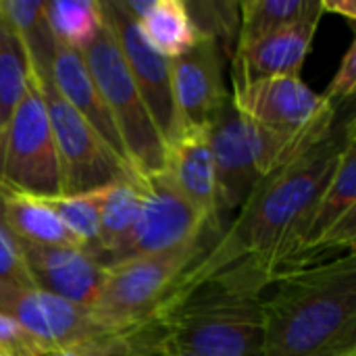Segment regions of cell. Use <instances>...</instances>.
I'll use <instances>...</instances> for the list:
<instances>
[{
    "instance_id": "1",
    "label": "cell",
    "mask_w": 356,
    "mask_h": 356,
    "mask_svg": "<svg viewBox=\"0 0 356 356\" xmlns=\"http://www.w3.org/2000/svg\"><path fill=\"white\" fill-rule=\"evenodd\" d=\"M355 125V115L348 113L321 142L261 179L240 217L225 225L186 275L198 280L246 265L271 284L280 265L298 246L348 138L356 134Z\"/></svg>"
},
{
    "instance_id": "2",
    "label": "cell",
    "mask_w": 356,
    "mask_h": 356,
    "mask_svg": "<svg viewBox=\"0 0 356 356\" xmlns=\"http://www.w3.org/2000/svg\"><path fill=\"white\" fill-rule=\"evenodd\" d=\"M269 282L244 265L184 275L144 321L150 356H263V298Z\"/></svg>"
},
{
    "instance_id": "3",
    "label": "cell",
    "mask_w": 356,
    "mask_h": 356,
    "mask_svg": "<svg viewBox=\"0 0 356 356\" xmlns=\"http://www.w3.org/2000/svg\"><path fill=\"white\" fill-rule=\"evenodd\" d=\"M263 300V356H344L356 350V254L275 277Z\"/></svg>"
},
{
    "instance_id": "4",
    "label": "cell",
    "mask_w": 356,
    "mask_h": 356,
    "mask_svg": "<svg viewBox=\"0 0 356 356\" xmlns=\"http://www.w3.org/2000/svg\"><path fill=\"white\" fill-rule=\"evenodd\" d=\"M219 236V232H207L181 246L136 257L104 269L96 298L90 305L94 319L108 332L144 323L165 305L186 271Z\"/></svg>"
},
{
    "instance_id": "5",
    "label": "cell",
    "mask_w": 356,
    "mask_h": 356,
    "mask_svg": "<svg viewBox=\"0 0 356 356\" xmlns=\"http://www.w3.org/2000/svg\"><path fill=\"white\" fill-rule=\"evenodd\" d=\"M232 100L240 113L282 144L286 163L321 142L342 117V106L313 92L300 75L234 86Z\"/></svg>"
},
{
    "instance_id": "6",
    "label": "cell",
    "mask_w": 356,
    "mask_h": 356,
    "mask_svg": "<svg viewBox=\"0 0 356 356\" xmlns=\"http://www.w3.org/2000/svg\"><path fill=\"white\" fill-rule=\"evenodd\" d=\"M81 54L115 121L131 169L138 177L165 171L167 144L161 138L104 19L100 33L86 50H81Z\"/></svg>"
},
{
    "instance_id": "7",
    "label": "cell",
    "mask_w": 356,
    "mask_h": 356,
    "mask_svg": "<svg viewBox=\"0 0 356 356\" xmlns=\"http://www.w3.org/2000/svg\"><path fill=\"white\" fill-rule=\"evenodd\" d=\"M209 144L215 165L217 209L223 223L225 215L246 204L261 179L286 165V156L271 134L238 111L232 94L209 123Z\"/></svg>"
},
{
    "instance_id": "8",
    "label": "cell",
    "mask_w": 356,
    "mask_h": 356,
    "mask_svg": "<svg viewBox=\"0 0 356 356\" xmlns=\"http://www.w3.org/2000/svg\"><path fill=\"white\" fill-rule=\"evenodd\" d=\"M0 184L38 198L65 194L56 144L38 77L29 81L6 125L0 146Z\"/></svg>"
},
{
    "instance_id": "9",
    "label": "cell",
    "mask_w": 356,
    "mask_h": 356,
    "mask_svg": "<svg viewBox=\"0 0 356 356\" xmlns=\"http://www.w3.org/2000/svg\"><path fill=\"white\" fill-rule=\"evenodd\" d=\"M48 111L56 154L63 175V196L81 194L111 186L121 179L138 177L104 140L77 115V111L58 94L52 77L38 79Z\"/></svg>"
},
{
    "instance_id": "10",
    "label": "cell",
    "mask_w": 356,
    "mask_h": 356,
    "mask_svg": "<svg viewBox=\"0 0 356 356\" xmlns=\"http://www.w3.org/2000/svg\"><path fill=\"white\" fill-rule=\"evenodd\" d=\"M144 204L134 229L125 240L106 254L102 267L108 269L117 263L163 252L181 246L207 232H223L215 227L175 186L167 171L140 177Z\"/></svg>"
},
{
    "instance_id": "11",
    "label": "cell",
    "mask_w": 356,
    "mask_h": 356,
    "mask_svg": "<svg viewBox=\"0 0 356 356\" xmlns=\"http://www.w3.org/2000/svg\"><path fill=\"white\" fill-rule=\"evenodd\" d=\"M100 10L104 23L117 40V46L161 138L165 144H171L181 134V123L173 98L171 60L159 54L146 42L138 23L125 13L119 0H100Z\"/></svg>"
},
{
    "instance_id": "12",
    "label": "cell",
    "mask_w": 356,
    "mask_h": 356,
    "mask_svg": "<svg viewBox=\"0 0 356 356\" xmlns=\"http://www.w3.org/2000/svg\"><path fill=\"white\" fill-rule=\"evenodd\" d=\"M0 313L15 319L44 353L108 332L94 319L90 307L38 288L0 286Z\"/></svg>"
},
{
    "instance_id": "13",
    "label": "cell",
    "mask_w": 356,
    "mask_h": 356,
    "mask_svg": "<svg viewBox=\"0 0 356 356\" xmlns=\"http://www.w3.org/2000/svg\"><path fill=\"white\" fill-rule=\"evenodd\" d=\"M171 83L181 129L209 127L227 98L223 86V48L213 38L171 60Z\"/></svg>"
},
{
    "instance_id": "14",
    "label": "cell",
    "mask_w": 356,
    "mask_h": 356,
    "mask_svg": "<svg viewBox=\"0 0 356 356\" xmlns=\"http://www.w3.org/2000/svg\"><path fill=\"white\" fill-rule=\"evenodd\" d=\"M19 244L27 273L38 290L50 292L75 305H92L104 277V267H100L88 250L77 246Z\"/></svg>"
},
{
    "instance_id": "15",
    "label": "cell",
    "mask_w": 356,
    "mask_h": 356,
    "mask_svg": "<svg viewBox=\"0 0 356 356\" xmlns=\"http://www.w3.org/2000/svg\"><path fill=\"white\" fill-rule=\"evenodd\" d=\"M319 21L321 17H309L275 29L248 46L236 48L232 54L234 86L277 75H300V67L313 46Z\"/></svg>"
},
{
    "instance_id": "16",
    "label": "cell",
    "mask_w": 356,
    "mask_h": 356,
    "mask_svg": "<svg viewBox=\"0 0 356 356\" xmlns=\"http://www.w3.org/2000/svg\"><path fill=\"white\" fill-rule=\"evenodd\" d=\"M50 77H52L58 94L77 111V115L104 140V144L123 163H127L121 136L115 127V121L106 108V102L98 90V86L94 83V79L88 71L83 54L75 48L54 42Z\"/></svg>"
},
{
    "instance_id": "17",
    "label": "cell",
    "mask_w": 356,
    "mask_h": 356,
    "mask_svg": "<svg viewBox=\"0 0 356 356\" xmlns=\"http://www.w3.org/2000/svg\"><path fill=\"white\" fill-rule=\"evenodd\" d=\"M179 192L219 229L225 225L217 209L215 165L209 144V127H188L167 144V167Z\"/></svg>"
},
{
    "instance_id": "18",
    "label": "cell",
    "mask_w": 356,
    "mask_h": 356,
    "mask_svg": "<svg viewBox=\"0 0 356 356\" xmlns=\"http://www.w3.org/2000/svg\"><path fill=\"white\" fill-rule=\"evenodd\" d=\"M350 209H356V134H353L344 146V152L340 156V163L336 167V173L332 175L325 192L321 194L307 229L298 242V246L290 252V257L280 265L275 271V277L296 271L305 252L338 221L342 219ZM273 277V280H275Z\"/></svg>"
},
{
    "instance_id": "19",
    "label": "cell",
    "mask_w": 356,
    "mask_h": 356,
    "mask_svg": "<svg viewBox=\"0 0 356 356\" xmlns=\"http://www.w3.org/2000/svg\"><path fill=\"white\" fill-rule=\"evenodd\" d=\"M0 213L19 242L35 246H79L44 198L0 184Z\"/></svg>"
},
{
    "instance_id": "20",
    "label": "cell",
    "mask_w": 356,
    "mask_h": 356,
    "mask_svg": "<svg viewBox=\"0 0 356 356\" xmlns=\"http://www.w3.org/2000/svg\"><path fill=\"white\" fill-rule=\"evenodd\" d=\"M144 204L140 177L121 179L108 186L100 209V225L96 246L90 250L92 259L102 267L106 254L115 250L134 229Z\"/></svg>"
},
{
    "instance_id": "21",
    "label": "cell",
    "mask_w": 356,
    "mask_h": 356,
    "mask_svg": "<svg viewBox=\"0 0 356 356\" xmlns=\"http://www.w3.org/2000/svg\"><path fill=\"white\" fill-rule=\"evenodd\" d=\"M138 27L146 42L169 60L186 54L200 42L184 0H152Z\"/></svg>"
},
{
    "instance_id": "22",
    "label": "cell",
    "mask_w": 356,
    "mask_h": 356,
    "mask_svg": "<svg viewBox=\"0 0 356 356\" xmlns=\"http://www.w3.org/2000/svg\"><path fill=\"white\" fill-rule=\"evenodd\" d=\"M309 17H323L319 0H244L240 2V29L236 48L248 46L273 33L275 29Z\"/></svg>"
},
{
    "instance_id": "23",
    "label": "cell",
    "mask_w": 356,
    "mask_h": 356,
    "mask_svg": "<svg viewBox=\"0 0 356 356\" xmlns=\"http://www.w3.org/2000/svg\"><path fill=\"white\" fill-rule=\"evenodd\" d=\"M2 17L21 38L33 75L38 79L50 77L54 38L44 19V0H2Z\"/></svg>"
},
{
    "instance_id": "24",
    "label": "cell",
    "mask_w": 356,
    "mask_h": 356,
    "mask_svg": "<svg viewBox=\"0 0 356 356\" xmlns=\"http://www.w3.org/2000/svg\"><path fill=\"white\" fill-rule=\"evenodd\" d=\"M44 19L54 42L81 52L102 29L100 0H44Z\"/></svg>"
},
{
    "instance_id": "25",
    "label": "cell",
    "mask_w": 356,
    "mask_h": 356,
    "mask_svg": "<svg viewBox=\"0 0 356 356\" xmlns=\"http://www.w3.org/2000/svg\"><path fill=\"white\" fill-rule=\"evenodd\" d=\"M33 77L31 60L21 38L0 17V146L6 125Z\"/></svg>"
},
{
    "instance_id": "26",
    "label": "cell",
    "mask_w": 356,
    "mask_h": 356,
    "mask_svg": "<svg viewBox=\"0 0 356 356\" xmlns=\"http://www.w3.org/2000/svg\"><path fill=\"white\" fill-rule=\"evenodd\" d=\"M106 190H108V186L90 190V192H81V194L44 198L46 204L56 213L60 223L69 229V234L88 252L96 246V240H98L100 209H102Z\"/></svg>"
},
{
    "instance_id": "27",
    "label": "cell",
    "mask_w": 356,
    "mask_h": 356,
    "mask_svg": "<svg viewBox=\"0 0 356 356\" xmlns=\"http://www.w3.org/2000/svg\"><path fill=\"white\" fill-rule=\"evenodd\" d=\"M38 356H150V342L144 323L129 330L104 332L77 344L46 350Z\"/></svg>"
},
{
    "instance_id": "28",
    "label": "cell",
    "mask_w": 356,
    "mask_h": 356,
    "mask_svg": "<svg viewBox=\"0 0 356 356\" xmlns=\"http://www.w3.org/2000/svg\"><path fill=\"white\" fill-rule=\"evenodd\" d=\"M190 19L200 33V38H213L225 44L227 52H234L238 29H240V2L229 0H207V2H186Z\"/></svg>"
},
{
    "instance_id": "29",
    "label": "cell",
    "mask_w": 356,
    "mask_h": 356,
    "mask_svg": "<svg viewBox=\"0 0 356 356\" xmlns=\"http://www.w3.org/2000/svg\"><path fill=\"white\" fill-rule=\"evenodd\" d=\"M0 286L8 288H35L23 254H21V244L15 238V234L8 229L2 213H0Z\"/></svg>"
},
{
    "instance_id": "30",
    "label": "cell",
    "mask_w": 356,
    "mask_h": 356,
    "mask_svg": "<svg viewBox=\"0 0 356 356\" xmlns=\"http://www.w3.org/2000/svg\"><path fill=\"white\" fill-rule=\"evenodd\" d=\"M356 92V40L350 42L348 50L344 52L342 60H340V67L334 75V79L330 81L327 90L323 92V96L336 104V106H342V104H353V98H355Z\"/></svg>"
},
{
    "instance_id": "31",
    "label": "cell",
    "mask_w": 356,
    "mask_h": 356,
    "mask_svg": "<svg viewBox=\"0 0 356 356\" xmlns=\"http://www.w3.org/2000/svg\"><path fill=\"white\" fill-rule=\"evenodd\" d=\"M44 350L8 315L0 313V356H38Z\"/></svg>"
},
{
    "instance_id": "32",
    "label": "cell",
    "mask_w": 356,
    "mask_h": 356,
    "mask_svg": "<svg viewBox=\"0 0 356 356\" xmlns=\"http://www.w3.org/2000/svg\"><path fill=\"white\" fill-rule=\"evenodd\" d=\"M321 13H336L350 23L356 21V2L355 0H319Z\"/></svg>"
},
{
    "instance_id": "33",
    "label": "cell",
    "mask_w": 356,
    "mask_h": 356,
    "mask_svg": "<svg viewBox=\"0 0 356 356\" xmlns=\"http://www.w3.org/2000/svg\"><path fill=\"white\" fill-rule=\"evenodd\" d=\"M0 17H2V0H0Z\"/></svg>"
}]
</instances>
